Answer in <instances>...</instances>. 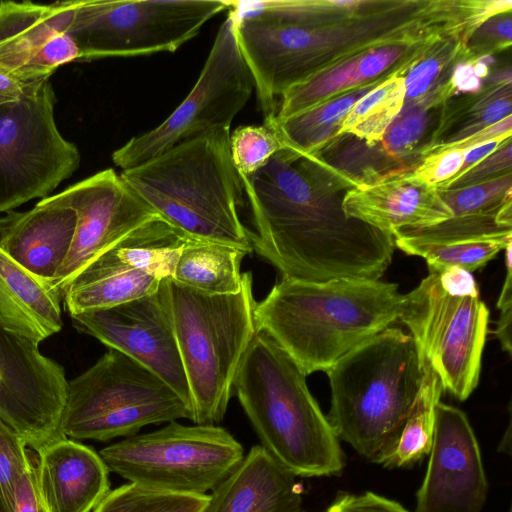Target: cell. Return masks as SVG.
Masks as SVG:
<instances>
[{
	"label": "cell",
	"instance_id": "1",
	"mask_svg": "<svg viewBox=\"0 0 512 512\" xmlns=\"http://www.w3.org/2000/svg\"><path fill=\"white\" fill-rule=\"evenodd\" d=\"M264 119L282 95L361 51L464 29L462 0H229Z\"/></svg>",
	"mask_w": 512,
	"mask_h": 512
},
{
	"label": "cell",
	"instance_id": "2",
	"mask_svg": "<svg viewBox=\"0 0 512 512\" xmlns=\"http://www.w3.org/2000/svg\"><path fill=\"white\" fill-rule=\"evenodd\" d=\"M241 179L256 228L252 249L283 277L379 279L391 264L393 236L345 214L343 198L357 185L317 155L284 146Z\"/></svg>",
	"mask_w": 512,
	"mask_h": 512
},
{
	"label": "cell",
	"instance_id": "3",
	"mask_svg": "<svg viewBox=\"0 0 512 512\" xmlns=\"http://www.w3.org/2000/svg\"><path fill=\"white\" fill-rule=\"evenodd\" d=\"M398 285L366 278L312 282L282 277L255 307L267 333L307 376L338 360L398 319Z\"/></svg>",
	"mask_w": 512,
	"mask_h": 512
},
{
	"label": "cell",
	"instance_id": "4",
	"mask_svg": "<svg viewBox=\"0 0 512 512\" xmlns=\"http://www.w3.org/2000/svg\"><path fill=\"white\" fill-rule=\"evenodd\" d=\"M127 186L187 239L252 252L239 208L244 185L230 151V128L183 141L121 172Z\"/></svg>",
	"mask_w": 512,
	"mask_h": 512
},
{
	"label": "cell",
	"instance_id": "5",
	"mask_svg": "<svg viewBox=\"0 0 512 512\" xmlns=\"http://www.w3.org/2000/svg\"><path fill=\"white\" fill-rule=\"evenodd\" d=\"M234 389L261 446L296 477L334 476L345 455L310 393L306 375L265 332L257 331Z\"/></svg>",
	"mask_w": 512,
	"mask_h": 512
},
{
	"label": "cell",
	"instance_id": "6",
	"mask_svg": "<svg viewBox=\"0 0 512 512\" xmlns=\"http://www.w3.org/2000/svg\"><path fill=\"white\" fill-rule=\"evenodd\" d=\"M325 373L335 434L377 463L397 442L421 387L423 367L412 337L388 327Z\"/></svg>",
	"mask_w": 512,
	"mask_h": 512
},
{
	"label": "cell",
	"instance_id": "7",
	"mask_svg": "<svg viewBox=\"0 0 512 512\" xmlns=\"http://www.w3.org/2000/svg\"><path fill=\"white\" fill-rule=\"evenodd\" d=\"M160 289L172 321L188 382L191 421L215 425L225 416L234 381L257 332L251 272L236 293L212 295L171 278Z\"/></svg>",
	"mask_w": 512,
	"mask_h": 512
},
{
	"label": "cell",
	"instance_id": "8",
	"mask_svg": "<svg viewBox=\"0 0 512 512\" xmlns=\"http://www.w3.org/2000/svg\"><path fill=\"white\" fill-rule=\"evenodd\" d=\"M188 404L149 369L114 350L68 382L60 428L72 439L108 441L145 426L191 420Z\"/></svg>",
	"mask_w": 512,
	"mask_h": 512
},
{
	"label": "cell",
	"instance_id": "9",
	"mask_svg": "<svg viewBox=\"0 0 512 512\" xmlns=\"http://www.w3.org/2000/svg\"><path fill=\"white\" fill-rule=\"evenodd\" d=\"M99 455L110 472L131 483L198 495L212 491L245 456L241 443L226 429L177 421L126 437Z\"/></svg>",
	"mask_w": 512,
	"mask_h": 512
},
{
	"label": "cell",
	"instance_id": "10",
	"mask_svg": "<svg viewBox=\"0 0 512 512\" xmlns=\"http://www.w3.org/2000/svg\"><path fill=\"white\" fill-rule=\"evenodd\" d=\"M229 0H77L69 27L81 61L174 52Z\"/></svg>",
	"mask_w": 512,
	"mask_h": 512
},
{
	"label": "cell",
	"instance_id": "11",
	"mask_svg": "<svg viewBox=\"0 0 512 512\" xmlns=\"http://www.w3.org/2000/svg\"><path fill=\"white\" fill-rule=\"evenodd\" d=\"M490 311L479 297L446 293L438 272L402 294L398 319L409 329L419 362H427L443 391L466 400L478 385Z\"/></svg>",
	"mask_w": 512,
	"mask_h": 512
},
{
	"label": "cell",
	"instance_id": "12",
	"mask_svg": "<svg viewBox=\"0 0 512 512\" xmlns=\"http://www.w3.org/2000/svg\"><path fill=\"white\" fill-rule=\"evenodd\" d=\"M49 80L0 105V212L45 198L79 167L80 152L59 132Z\"/></svg>",
	"mask_w": 512,
	"mask_h": 512
},
{
	"label": "cell",
	"instance_id": "13",
	"mask_svg": "<svg viewBox=\"0 0 512 512\" xmlns=\"http://www.w3.org/2000/svg\"><path fill=\"white\" fill-rule=\"evenodd\" d=\"M255 89L241 53L233 17L220 26L199 78L184 101L156 128L131 138L112 154L123 171L173 146L219 128H230Z\"/></svg>",
	"mask_w": 512,
	"mask_h": 512
},
{
	"label": "cell",
	"instance_id": "14",
	"mask_svg": "<svg viewBox=\"0 0 512 512\" xmlns=\"http://www.w3.org/2000/svg\"><path fill=\"white\" fill-rule=\"evenodd\" d=\"M186 240L159 216L137 227L70 282L63 296L70 316L155 293Z\"/></svg>",
	"mask_w": 512,
	"mask_h": 512
},
{
	"label": "cell",
	"instance_id": "15",
	"mask_svg": "<svg viewBox=\"0 0 512 512\" xmlns=\"http://www.w3.org/2000/svg\"><path fill=\"white\" fill-rule=\"evenodd\" d=\"M67 385L38 344L0 325V420L35 452L67 438L60 428Z\"/></svg>",
	"mask_w": 512,
	"mask_h": 512
},
{
	"label": "cell",
	"instance_id": "16",
	"mask_svg": "<svg viewBox=\"0 0 512 512\" xmlns=\"http://www.w3.org/2000/svg\"><path fill=\"white\" fill-rule=\"evenodd\" d=\"M455 95L451 81L423 97L404 103L380 140L368 144L339 134L323 150V160L356 185H368L413 171L433 143L447 101Z\"/></svg>",
	"mask_w": 512,
	"mask_h": 512
},
{
	"label": "cell",
	"instance_id": "17",
	"mask_svg": "<svg viewBox=\"0 0 512 512\" xmlns=\"http://www.w3.org/2000/svg\"><path fill=\"white\" fill-rule=\"evenodd\" d=\"M56 197L77 216L70 250L49 286L60 299L87 265L157 216L113 169L69 186Z\"/></svg>",
	"mask_w": 512,
	"mask_h": 512
},
{
	"label": "cell",
	"instance_id": "18",
	"mask_svg": "<svg viewBox=\"0 0 512 512\" xmlns=\"http://www.w3.org/2000/svg\"><path fill=\"white\" fill-rule=\"evenodd\" d=\"M71 318L79 330L161 378L182 397L192 413L188 382L160 286L150 295Z\"/></svg>",
	"mask_w": 512,
	"mask_h": 512
},
{
	"label": "cell",
	"instance_id": "19",
	"mask_svg": "<svg viewBox=\"0 0 512 512\" xmlns=\"http://www.w3.org/2000/svg\"><path fill=\"white\" fill-rule=\"evenodd\" d=\"M487 492L480 447L466 414L439 402L415 512H481Z\"/></svg>",
	"mask_w": 512,
	"mask_h": 512
},
{
	"label": "cell",
	"instance_id": "20",
	"mask_svg": "<svg viewBox=\"0 0 512 512\" xmlns=\"http://www.w3.org/2000/svg\"><path fill=\"white\" fill-rule=\"evenodd\" d=\"M76 2L1 1L0 69L23 83L41 82L78 60L69 35Z\"/></svg>",
	"mask_w": 512,
	"mask_h": 512
},
{
	"label": "cell",
	"instance_id": "21",
	"mask_svg": "<svg viewBox=\"0 0 512 512\" xmlns=\"http://www.w3.org/2000/svg\"><path fill=\"white\" fill-rule=\"evenodd\" d=\"M451 33L376 46L336 62L289 88L282 95L273 120L282 121L348 91L396 75L405 76L438 39Z\"/></svg>",
	"mask_w": 512,
	"mask_h": 512
},
{
	"label": "cell",
	"instance_id": "22",
	"mask_svg": "<svg viewBox=\"0 0 512 512\" xmlns=\"http://www.w3.org/2000/svg\"><path fill=\"white\" fill-rule=\"evenodd\" d=\"M77 216L56 195L27 211L0 217V248L39 281L50 286L74 237Z\"/></svg>",
	"mask_w": 512,
	"mask_h": 512
},
{
	"label": "cell",
	"instance_id": "23",
	"mask_svg": "<svg viewBox=\"0 0 512 512\" xmlns=\"http://www.w3.org/2000/svg\"><path fill=\"white\" fill-rule=\"evenodd\" d=\"M343 209L348 217L391 236L402 229L430 227L452 217L438 189L412 172L351 188L343 198Z\"/></svg>",
	"mask_w": 512,
	"mask_h": 512
},
{
	"label": "cell",
	"instance_id": "24",
	"mask_svg": "<svg viewBox=\"0 0 512 512\" xmlns=\"http://www.w3.org/2000/svg\"><path fill=\"white\" fill-rule=\"evenodd\" d=\"M109 470L92 448L64 438L36 452V480L48 512H92L110 491Z\"/></svg>",
	"mask_w": 512,
	"mask_h": 512
},
{
	"label": "cell",
	"instance_id": "25",
	"mask_svg": "<svg viewBox=\"0 0 512 512\" xmlns=\"http://www.w3.org/2000/svg\"><path fill=\"white\" fill-rule=\"evenodd\" d=\"M301 504L296 476L255 445L212 490L204 512H301Z\"/></svg>",
	"mask_w": 512,
	"mask_h": 512
},
{
	"label": "cell",
	"instance_id": "26",
	"mask_svg": "<svg viewBox=\"0 0 512 512\" xmlns=\"http://www.w3.org/2000/svg\"><path fill=\"white\" fill-rule=\"evenodd\" d=\"M59 296L0 248V325L40 344L62 328Z\"/></svg>",
	"mask_w": 512,
	"mask_h": 512
},
{
	"label": "cell",
	"instance_id": "27",
	"mask_svg": "<svg viewBox=\"0 0 512 512\" xmlns=\"http://www.w3.org/2000/svg\"><path fill=\"white\" fill-rule=\"evenodd\" d=\"M511 67L507 66L485 79L476 93L463 94L447 101L433 143L424 158L436 147L450 144L479 132L511 116Z\"/></svg>",
	"mask_w": 512,
	"mask_h": 512
},
{
	"label": "cell",
	"instance_id": "28",
	"mask_svg": "<svg viewBox=\"0 0 512 512\" xmlns=\"http://www.w3.org/2000/svg\"><path fill=\"white\" fill-rule=\"evenodd\" d=\"M248 253L224 243L187 239L171 279L206 294L236 293L242 284L241 261Z\"/></svg>",
	"mask_w": 512,
	"mask_h": 512
},
{
	"label": "cell",
	"instance_id": "29",
	"mask_svg": "<svg viewBox=\"0 0 512 512\" xmlns=\"http://www.w3.org/2000/svg\"><path fill=\"white\" fill-rule=\"evenodd\" d=\"M381 83L375 82L332 97L282 121H274L273 118L264 121L274 125L284 146L315 155L339 135L356 102Z\"/></svg>",
	"mask_w": 512,
	"mask_h": 512
},
{
	"label": "cell",
	"instance_id": "30",
	"mask_svg": "<svg viewBox=\"0 0 512 512\" xmlns=\"http://www.w3.org/2000/svg\"><path fill=\"white\" fill-rule=\"evenodd\" d=\"M422 367V383L412 411L395 445L377 461L386 468L412 466L431 451L436 407L443 389L428 363L423 362Z\"/></svg>",
	"mask_w": 512,
	"mask_h": 512
},
{
	"label": "cell",
	"instance_id": "31",
	"mask_svg": "<svg viewBox=\"0 0 512 512\" xmlns=\"http://www.w3.org/2000/svg\"><path fill=\"white\" fill-rule=\"evenodd\" d=\"M404 76H393L372 89L352 107L339 134H350L368 144L381 139L405 102Z\"/></svg>",
	"mask_w": 512,
	"mask_h": 512
},
{
	"label": "cell",
	"instance_id": "32",
	"mask_svg": "<svg viewBox=\"0 0 512 512\" xmlns=\"http://www.w3.org/2000/svg\"><path fill=\"white\" fill-rule=\"evenodd\" d=\"M511 242L512 236L448 243L423 242L408 237L394 238L395 246L408 255L424 258L428 270L433 272L459 267L472 273L484 267Z\"/></svg>",
	"mask_w": 512,
	"mask_h": 512
},
{
	"label": "cell",
	"instance_id": "33",
	"mask_svg": "<svg viewBox=\"0 0 512 512\" xmlns=\"http://www.w3.org/2000/svg\"><path fill=\"white\" fill-rule=\"evenodd\" d=\"M469 35L451 33L438 39L405 74V102L418 100L450 80L454 67L472 59L466 49Z\"/></svg>",
	"mask_w": 512,
	"mask_h": 512
},
{
	"label": "cell",
	"instance_id": "34",
	"mask_svg": "<svg viewBox=\"0 0 512 512\" xmlns=\"http://www.w3.org/2000/svg\"><path fill=\"white\" fill-rule=\"evenodd\" d=\"M209 494H183L127 483L110 490L92 512H204Z\"/></svg>",
	"mask_w": 512,
	"mask_h": 512
},
{
	"label": "cell",
	"instance_id": "35",
	"mask_svg": "<svg viewBox=\"0 0 512 512\" xmlns=\"http://www.w3.org/2000/svg\"><path fill=\"white\" fill-rule=\"evenodd\" d=\"M452 217L512 213V174L453 190H438Z\"/></svg>",
	"mask_w": 512,
	"mask_h": 512
},
{
	"label": "cell",
	"instance_id": "36",
	"mask_svg": "<svg viewBox=\"0 0 512 512\" xmlns=\"http://www.w3.org/2000/svg\"><path fill=\"white\" fill-rule=\"evenodd\" d=\"M284 147L270 122L238 127L230 134L233 164L240 176H249L262 168Z\"/></svg>",
	"mask_w": 512,
	"mask_h": 512
},
{
	"label": "cell",
	"instance_id": "37",
	"mask_svg": "<svg viewBox=\"0 0 512 512\" xmlns=\"http://www.w3.org/2000/svg\"><path fill=\"white\" fill-rule=\"evenodd\" d=\"M25 441L0 420V512H15L18 485L32 462Z\"/></svg>",
	"mask_w": 512,
	"mask_h": 512
},
{
	"label": "cell",
	"instance_id": "38",
	"mask_svg": "<svg viewBox=\"0 0 512 512\" xmlns=\"http://www.w3.org/2000/svg\"><path fill=\"white\" fill-rule=\"evenodd\" d=\"M512 43L511 11L496 14L485 20L470 35L466 49L472 59L490 57L508 49Z\"/></svg>",
	"mask_w": 512,
	"mask_h": 512
},
{
	"label": "cell",
	"instance_id": "39",
	"mask_svg": "<svg viewBox=\"0 0 512 512\" xmlns=\"http://www.w3.org/2000/svg\"><path fill=\"white\" fill-rule=\"evenodd\" d=\"M512 174L511 137L485 159L474 165L468 171L439 185L438 190H453L471 187Z\"/></svg>",
	"mask_w": 512,
	"mask_h": 512
},
{
	"label": "cell",
	"instance_id": "40",
	"mask_svg": "<svg viewBox=\"0 0 512 512\" xmlns=\"http://www.w3.org/2000/svg\"><path fill=\"white\" fill-rule=\"evenodd\" d=\"M463 150H445L428 155L412 174L426 184L438 187L459 174L464 161Z\"/></svg>",
	"mask_w": 512,
	"mask_h": 512
},
{
	"label": "cell",
	"instance_id": "41",
	"mask_svg": "<svg viewBox=\"0 0 512 512\" xmlns=\"http://www.w3.org/2000/svg\"><path fill=\"white\" fill-rule=\"evenodd\" d=\"M506 275L496 303L500 311L494 334L499 340L502 350L511 355V318H512V242L504 249Z\"/></svg>",
	"mask_w": 512,
	"mask_h": 512
},
{
	"label": "cell",
	"instance_id": "42",
	"mask_svg": "<svg viewBox=\"0 0 512 512\" xmlns=\"http://www.w3.org/2000/svg\"><path fill=\"white\" fill-rule=\"evenodd\" d=\"M325 512H408L401 504L372 492L340 493Z\"/></svg>",
	"mask_w": 512,
	"mask_h": 512
},
{
	"label": "cell",
	"instance_id": "43",
	"mask_svg": "<svg viewBox=\"0 0 512 512\" xmlns=\"http://www.w3.org/2000/svg\"><path fill=\"white\" fill-rule=\"evenodd\" d=\"M484 58L468 59L459 62L451 74V84L458 92L470 94L478 92L490 74L489 63Z\"/></svg>",
	"mask_w": 512,
	"mask_h": 512
},
{
	"label": "cell",
	"instance_id": "44",
	"mask_svg": "<svg viewBox=\"0 0 512 512\" xmlns=\"http://www.w3.org/2000/svg\"><path fill=\"white\" fill-rule=\"evenodd\" d=\"M15 512H48L39 493L36 480V455L18 485Z\"/></svg>",
	"mask_w": 512,
	"mask_h": 512
},
{
	"label": "cell",
	"instance_id": "45",
	"mask_svg": "<svg viewBox=\"0 0 512 512\" xmlns=\"http://www.w3.org/2000/svg\"><path fill=\"white\" fill-rule=\"evenodd\" d=\"M511 132L512 115L464 139H461L450 144L438 146L434 148L428 155L436 152L453 149L465 151L472 147H475L477 145L486 143L494 139L511 137Z\"/></svg>",
	"mask_w": 512,
	"mask_h": 512
},
{
	"label": "cell",
	"instance_id": "46",
	"mask_svg": "<svg viewBox=\"0 0 512 512\" xmlns=\"http://www.w3.org/2000/svg\"><path fill=\"white\" fill-rule=\"evenodd\" d=\"M438 278L442 289L451 296L479 297L476 281L465 269L450 267L438 272Z\"/></svg>",
	"mask_w": 512,
	"mask_h": 512
},
{
	"label": "cell",
	"instance_id": "47",
	"mask_svg": "<svg viewBox=\"0 0 512 512\" xmlns=\"http://www.w3.org/2000/svg\"><path fill=\"white\" fill-rule=\"evenodd\" d=\"M32 83H23L0 69V105L20 100Z\"/></svg>",
	"mask_w": 512,
	"mask_h": 512
},
{
	"label": "cell",
	"instance_id": "48",
	"mask_svg": "<svg viewBox=\"0 0 512 512\" xmlns=\"http://www.w3.org/2000/svg\"><path fill=\"white\" fill-rule=\"evenodd\" d=\"M506 139L507 138L494 139V140L488 141L486 143L472 147L468 150H465L463 165H462L461 171L459 172V174L457 176L468 171L474 165H476L477 163H479L480 161L485 159L487 156H489L491 153H493L501 145V143ZM457 176H455V177H457Z\"/></svg>",
	"mask_w": 512,
	"mask_h": 512
},
{
	"label": "cell",
	"instance_id": "49",
	"mask_svg": "<svg viewBox=\"0 0 512 512\" xmlns=\"http://www.w3.org/2000/svg\"><path fill=\"white\" fill-rule=\"evenodd\" d=\"M511 425L509 423L507 431L505 432L500 445L498 447L499 452L507 453L510 455L511 453Z\"/></svg>",
	"mask_w": 512,
	"mask_h": 512
}]
</instances>
